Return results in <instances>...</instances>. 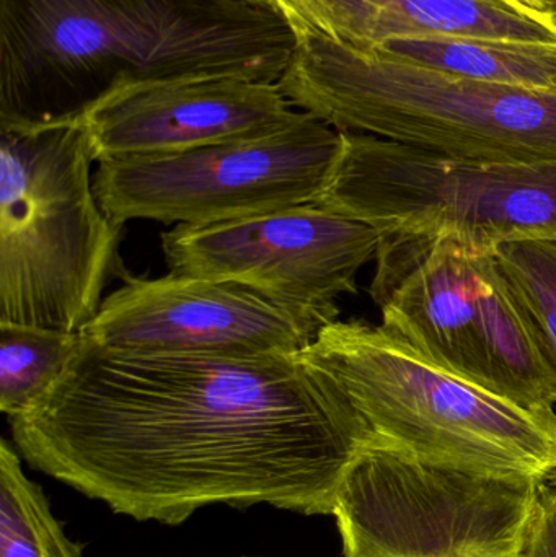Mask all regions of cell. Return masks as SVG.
<instances>
[{"label":"cell","instance_id":"obj_1","mask_svg":"<svg viewBox=\"0 0 556 557\" xmlns=\"http://www.w3.org/2000/svg\"><path fill=\"white\" fill-rule=\"evenodd\" d=\"M12 438L29 467L137 522L258 504L333 516L374 432L348 393L299 356L118 352L82 336Z\"/></svg>","mask_w":556,"mask_h":557},{"label":"cell","instance_id":"obj_2","mask_svg":"<svg viewBox=\"0 0 556 557\" xmlns=\"http://www.w3.org/2000/svg\"><path fill=\"white\" fill-rule=\"evenodd\" d=\"M296 45L283 10L248 0H0V127L82 120L149 82L277 84Z\"/></svg>","mask_w":556,"mask_h":557},{"label":"cell","instance_id":"obj_3","mask_svg":"<svg viewBox=\"0 0 556 557\" xmlns=\"http://www.w3.org/2000/svg\"><path fill=\"white\" fill-rule=\"evenodd\" d=\"M283 12L297 45L277 84L297 110L342 133L462 162L556 160V94L489 84L343 45Z\"/></svg>","mask_w":556,"mask_h":557},{"label":"cell","instance_id":"obj_4","mask_svg":"<svg viewBox=\"0 0 556 557\" xmlns=\"http://www.w3.org/2000/svg\"><path fill=\"white\" fill-rule=\"evenodd\" d=\"M348 393L375 438L433 467L544 483L556 411L529 409L424 359L384 326L333 321L304 350Z\"/></svg>","mask_w":556,"mask_h":557},{"label":"cell","instance_id":"obj_5","mask_svg":"<svg viewBox=\"0 0 556 557\" xmlns=\"http://www.w3.org/2000/svg\"><path fill=\"white\" fill-rule=\"evenodd\" d=\"M82 120L0 127V323L81 333L118 273Z\"/></svg>","mask_w":556,"mask_h":557},{"label":"cell","instance_id":"obj_6","mask_svg":"<svg viewBox=\"0 0 556 557\" xmlns=\"http://www.w3.org/2000/svg\"><path fill=\"white\" fill-rule=\"evenodd\" d=\"M369 294L424 359L529 409H555L556 369L493 247L381 235Z\"/></svg>","mask_w":556,"mask_h":557},{"label":"cell","instance_id":"obj_7","mask_svg":"<svg viewBox=\"0 0 556 557\" xmlns=\"http://www.w3.org/2000/svg\"><path fill=\"white\" fill-rule=\"evenodd\" d=\"M319 205L391 237L486 247L556 240V160L462 162L343 133L342 156Z\"/></svg>","mask_w":556,"mask_h":557},{"label":"cell","instance_id":"obj_8","mask_svg":"<svg viewBox=\"0 0 556 557\" xmlns=\"http://www.w3.org/2000/svg\"><path fill=\"white\" fill-rule=\"evenodd\" d=\"M545 484L433 467L374 438L336 491L345 557H519Z\"/></svg>","mask_w":556,"mask_h":557},{"label":"cell","instance_id":"obj_9","mask_svg":"<svg viewBox=\"0 0 556 557\" xmlns=\"http://www.w3.org/2000/svg\"><path fill=\"white\" fill-rule=\"evenodd\" d=\"M342 150V131L300 111L293 123L263 136L101 160L94 189L121 225L219 224L319 205Z\"/></svg>","mask_w":556,"mask_h":557},{"label":"cell","instance_id":"obj_10","mask_svg":"<svg viewBox=\"0 0 556 557\" xmlns=\"http://www.w3.org/2000/svg\"><path fill=\"white\" fill-rule=\"evenodd\" d=\"M170 273L247 285L317 326L338 320L336 298L356 294L381 232L320 205L163 232Z\"/></svg>","mask_w":556,"mask_h":557},{"label":"cell","instance_id":"obj_11","mask_svg":"<svg viewBox=\"0 0 556 557\" xmlns=\"http://www.w3.org/2000/svg\"><path fill=\"white\" fill-rule=\"evenodd\" d=\"M322 327L231 281L126 276L82 336L118 352L263 359L299 356Z\"/></svg>","mask_w":556,"mask_h":557},{"label":"cell","instance_id":"obj_12","mask_svg":"<svg viewBox=\"0 0 556 557\" xmlns=\"http://www.w3.org/2000/svg\"><path fill=\"white\" fill-rule=\"evenodd\" d=\"M299 113L280 84L218 75L121 88L82 123L101 162L263 136Z\"/></svg>","mask_w":556,"mask_h":557},{"label":"cell","instance_id":"obj_13","mask_svg":"<svg viewBox=\"0 0 556 557\" xmlns=\"http://www.w3.org/2000/svg\"><path fill=\"white\" fill-rule=\"evenodd\" d=\"M333 41L374 49L388 41L505 38L556 45V16L521 0H277Z\"/></svg>","mask_w":556,"mask_h":557},{"label":"cell","instance_id":"obj_14","mask_svg":"<svg viewBox=\"0 0 556 557\" xmlns=\"http://www.w3.org/2000/svg\"><path fill=\"white\" fill-rule=\"evenodd\" d=\"M374 49L433 71L556 94V45L551 42L505 38L400 39Z\"/></svg>","mask_w":556,"mask_h":557},{"label":"cell","instance_id":"obj_15","mask_svg":"<svg viewBox=\"0 0 556 557\" xmlns=\"http://www.w3.org/2000/svg\"><path fill=\"white\" fill-rule=\"evenodd\" d=\"M82 333L0 323V409L15 418L32 408L64 372Z\"/></svg>","mask_w":556,"mask_h":557},{"label":"cell","instance_id":"obj_16","mask_svg":"<svg viewBox=\"0 0 556 557\" xmlns=\"http://www.w3.org/2000/svg\"><path fill=\"white\" fill-rule=\"evenodd\" d=\"M0 557H82L5 438L0 442Z\"/></svg>","mask_w":556,"mask_h":557},{"label":"cell","instance_id":"obj_17","mask_svg":"<svg viewBox=\"0 0 556 557\" xmlns=\"http://www.w3.org/2000/svg\"><path fill=\"white\" fill-rule=\"evenodd\" d=\"M493 250L556 369V240L506 242Z\"/></svg>","mask_w":556,"mask_h":557},{"label":"cell","instance_id":"obj_18","mask_svg":"<svg viewBox=\"0 0 556 557\" xmlns=\"http://www.w3.org/2000/svg\"><path fill=\"white\" fill-rule=\"evenodd\" d=\"M519 557H556V507L545 487L528 542Z\"/></svg>","mask_w":556,"mask_h":557},{"label":"cell","instance_id":"obj_19","mask_svg":"<svg viewBox=\"0 0 556 557\" xmlns=\"http://www.w3.org/2000/svg\"><path fill=\"white\" fill-rule=\"evenodd\" d=\"M521 2L528 3V5L534 7V9L544 10V12H552L556 0H521Z\"/></svg>","mask_w":556,"mask_h":557},{"label":"cell","instance_id":"obj_20","mask_svg":"<svg viewBox=\"0 0 556 557\" xmlns=\"http://www.w3.org/2000/svg\"><path fill=\"white\" fill-rule=\"evenodd\" d=\"M248 2L257 3V5L274 7V9H281L277 0H248Z\"/></svg>","mask_w":556,"mask_h":557},{"label":"cell","instance_id":"obj_21","mask_svg":"<svg viewBox=\"0 0 556 557\" xmlns=\"http://www.w3.org/2000/svg\"><path fill=\"white\" fill-rule=\"evenodd\" d=\"M555 480H556V476H555ZM548 491H551V497H552V500H554V504L556 507V484H555L554 490H548Z\"/></svg>","mask_w":556,"mask_h":557},{"label":"cell","instance_id":"obj_22","mask_svg":"<svg viewBox=\"0 0 556 557\" xmlns=\"http://www.w3.org/2000/svg\"><path fill=\"white\" fill-rule=\"evenodd\" d=\"M552 12H554V15L556 16V3H555V7H554V10H552Z\"/></svg>","mask_w":556,"mask_h":557}]
</instances>
